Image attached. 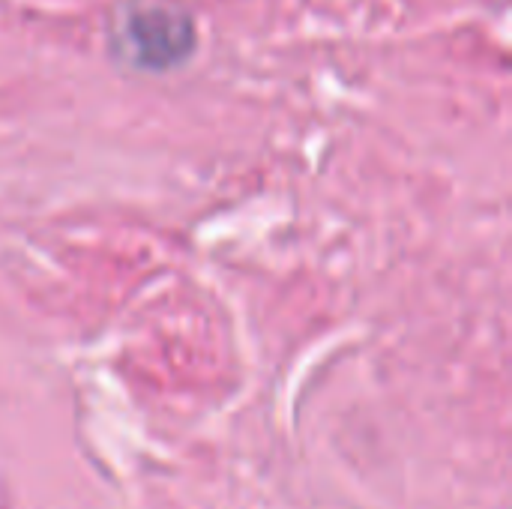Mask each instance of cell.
Wrapping results in <instances>:
<instances>
[{"instance_id":"1","label":"cell","mask_w":512,"mask_h":509,"mask_svg":"<svg viewBox=\"0 0 512 509\" xmlns=\"http://www.w3.org/2000/svg\"><path fill=\"white\" fill-rule=\"evenodd\" d=\"M111 54L135 72H168L198 48L195 18L174 0H126L111 18Z\"/></svg>"}]
</instances>
